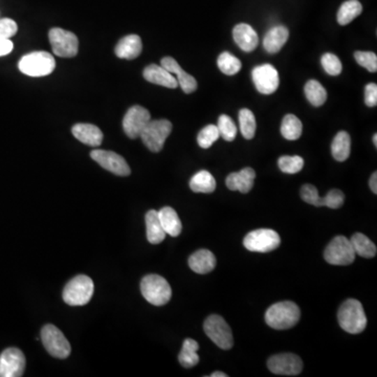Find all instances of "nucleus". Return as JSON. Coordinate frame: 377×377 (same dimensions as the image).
<instances>
[{"label": "nucleus", "mask_w": 377, "mask_h": 377, "mask_svg": "<svg viewBox=\"0 0 377 377\" xmlns=\"http://www.w3.org/2000/svg\"><path fill=\"white\" fill-rule=\"evenodd\" d=\"M256 172L251 168H244L239 172L230 173L226 177V186L230 191H239L240 193H249L253 188Z\"/></svg>", "instance_id": "nucleus-19"}, {"label": "nucleus", "mask_w": 377, "mask_h": 377, "mask_svg": "<svg viewBox=\"0 0 377 377\" xmlns=\"http://www.w3.org/2000/svg\"><path fill=\"white\" fill-rule=\"evenodd\" d=\"M158 217L165 234L172 237L179 236L182 230V224L175 209L170 207H163L158 212Z\"/></svg>", "instance_id": "nucleus-26"}, {"label": "nucleus", "mask_w": 377, "mask_h": 377, "mask_svg": "<svg viewBox=\"0 0 377 377\" xmlns=\"http://www.w3.org/2000/svg\"><path fill=\"white\" fill-rule=\"evenodd\" d=\"M71 132L77 140L87 146L98 147L102 144L103 132L92 124H75Z\"/></svg>", "instance_id": "nucleus-21"}, {"label": "nucleus", "mask_w": 377, "mask_h": 377, "mask_svg": "<svg viewBox=\"0 0 377 377\" xmlns=\"http://www.w3.org/2000/svg\"><path fill=\"white\" fill-rule=\"evenodd\" d=\"M52 52L62 58H73L79 50V40L75 34L60 27H52L48 33Z\"/></svg>", "instance_id": "nucleus-8"}, {"label": "nucleus", "mask_w": 377, "mask_h": 377, "mask_svg": "<svg viewBox=\"0 0 377 377\" xmlns=\"http://www.w3.org/2000/svg\"><path fill=\"white\" fill-rule=\"evenodd\" d=\"M301 311L299 306L290 301L279 302L268 308L265 320L268 326L276 330H285L295 326L299 322Z\"/></svg>", "instance_id": "nucleus-1"}, {"label": "nucleus", "mask_w": 377, "mask_h": 377, "mask_svg": "<svg viewBox=\"0 0 377 377\" xmlns=\"http://www.w3.org/2000/svg\"><path fill=\"white\" fill-rule=\"evenodd\" d=\"M364 103L368 107H375L377 105V85L369 83L364 89Z\"/></svg>", "instance_id": "nucleus-44"}, {"label": "nucleus", "mask_w": 377, "mask_h": 377, "mask_svg": "<svg viewBox=\"0 0 377 377\" xmlns=\"http://www.w3.org/2000/svg\"><path fill=\"white\" fill-rule=\"evenodd\" d=\"M232 37L237 45L245 52H251L255 50L259 42V38L255 29L246 23L237 24L232 29Z\"/></svg>", "instance_id": "nucleus-18"}, {"label": "nucleus", "mask_w": 377, "mask_h": 377, "mask_svg": "<svg viewBox=\"0 0 377 377\" xmlns=\"http://www.w3.org/2000/svg\"><path fill=\"white\" fill-rule=\"evenodd\" d=\"M306 98L310 104L314 107H320L324 105L327 100V91L322 84L316 80H309L304 87Z\"/></svg>", "instance_id": "nucleus-32"}, {"label": "nucleus", "mask_w": 377, "mask_h": 377, "mask_svg": "<svg viewBox=\"0 0 377 377\" xmlns=\"http://www.w3.org/2000/svg\"><path fill=\"white\" fill-rule=\"evenodd\" d=\"M142 39L138 35H128L119 40L115 46V54L119 58L133 60L142 52Z\"/></svg>", "instance_id": "nucleus-23"}, {"label": "nucleus", "mask_w": 377, "mask_h": 377, "mask_svg": "<svg viewBox=\"0 0 377 377\" xmlns=\"http://www.w3.org/2000/svg\"><path fill=\"white\" fill-rule=\"evenodd\" d=\"M205 334L214 343L223 350H228L234 345L232 333L230 326L223 318L217 314H212L203 324Z\"/></svg>", "instance_id": "nucleus-9"}, {"label": "nucleus", "mask_w": 377, "mask_h": 377, "mask_svg": "<svg viewBox=\"0 0 377 377\" xmlns=\"http://www.w3.org/2000/svg\"><path fill=\"white\" fill-rule=\"evenodd\" d=\"M171 131L172 123L168 119H150L140 138L149 150L156 153L163 149Z\"/></svg>", "instance_id": "nucleus-6"}, {"label": "nucleus", "mask_w": 377, "mask_h": 377, "mask_svg": "<svg viewBox=\"0 0 377 377\" xmlns=\"http://www.w3.org/2000/svg\"><path fill=\"white\" fill-rule=\"evenodd\" d=\"M373 142H374V146L377 147V134L375 133L374 135H373Z\"/></svg>", "instance_id": "nucleus-48"}, {"label": "nucleus", "mask_w": 377, "mask_h": 377, "mask_svg": "<svg viewBox=\"0 0 377 377\" xmlns=\"http://www.w3.org/2000/svg\"><path fill=\"white\" fill-rule=\"evenodd\" d=\"M278 165L281 171L287 174H295L301 171L304 167V159L299 155L281 156L278 161Z\"/></svg>", "instance_id": "nucleus-36"}, {"label": "nucleus", "mask_w": 377, "mask_h": 377, "mask_svg": "<svg viewBox=\"0 0 377 377\" xmlns=\"http://www.w3.org/2000/svg\"><path fill=\"white\" fill-rule=\"evenodd\" d=\"M188 266L197 274H209L216 267L215 256L209 249H199L188 258Z\"/></svg>", "instance_id": "nucleus-24"}, {"label": "nucleus", "mask_w": 377, "mask_h": 377, "mask_svg": "<svg viewBox=\"0 0 377 377\" xmlns=\"http://www.w3.org/2000/svg\"><path fill=\"white\" fill-rule=\"evenodd\" d=\"M94 285L91 279L85 274H79L71 279L63 290V300L69 306L86 305L92 297Z\"/></svg>", "instance_id": "nucleus-4"}, {"label": "nucleus", "mask_w": 377, "mask_h": 377, "mask_svg": "<svg viewBox=\"0 0 377 377\" xmlns=\"http://www.w3.org/2000/svg\"><path fill=\"white\" fill-rule=\"evenodd\" d=\"M90 156L94 161L98 163L101 167L104 168L107 171L119 176H128L131 173L127 161L123 156L112 152V151L96 150L91 151Z\"/></svg>", "instance_id": "nucleus-12"}, {"label": "nucleus", "mask_w": 377, "mask_h": 377, "mask_svg": "<svg viewBox=\"0 0 377 377\" xmlns=\"http://www.w3.org/2000/svg\"><path fill=\"white\" fill-rule=\"evenodd\" d=\"M351 150V140L346 131H339L333 138L331 144V153L335 161H345L350 156Z\"/></svg>", "instance_id": "nucleus-28"}, {"label": "nucleus", "mask_w": 377, "mask_h": 377, "mask_svg": "<svg viewBox=\"0 0 377 377\" xmlns=\"http://www.w3.org/2000/svg\"><path fill=\"white\" fill-rule=\"evenodd\" d=\"M289 37V31L284 25H276L266 33L263 47L269 54H276L282 50Z\"/></svg>", "instance_id": "nucleus-22"}, {"label": "nucleus", "mask_w": 377, "mask_h": 377, "mask_svg": "<svg viewBox=\"0 0 377 377\" xmlns=\"http://www.w3.org/2000/svg\"><path fill=\"white\" fill-rule=\"evenodd\" d=\"M217 65L220 71L226 75H236L241 69V61L228 52H224L219 54Z\"/></svg>", "instance_id": "nucleus-35"}, {"label": "nucleus", "mask_w": 377, "mask_h": 377, "mask_svg": "<svg viewBox=\"0 0 377 377\" xmlns=\"http://www.w3.org/2000/svg\"><path fill=\"white\" fill-rule=\"evenodd\" d=\"M369 184H370V188L371 191H372L374 194H377V173L376 172H374V173L372 174V176H371L370 182H369Z\"/></svg>", "instance_id": "nucleus-46"}, {"label": "nucleus", "mask_w": 377, "mask_h": 377, "mask_svg": "<svg viewBox=\"0 0 377 377\" xmlns=\"http://www.w3.org/2000/svg\"><path fill=\"white\" fill-rule=\"evenodd\" d=\"M253 84L262 94H272L278 89L280 84L278 71L272 64L255 67L251 73Z\"/></svg>", "instance_id": "nucleus-14"}, {"label": "nucleus", "mask_w": 377, "mask_h": 377, "mask_svg": "<svg viewBox=\"0 0 377 377\" xmlns=\"http://www.w3.org/2000/svg\"><path fill=\"white\" fill-rule=\"evenodd\" d=\"M362 12V6L358 0H347L339 6L337 12V22L341 25L349 24Z\"/></svg>", "instance_id": "nucleus-30"}, {"label": "nucleus", "mask_w": 377, "mask_h": 377, "mask_svg": "<svg viewBox=\"0 0 377 377\" xmlns=\"http://www.w3.org/2000/svg\"><path fill=\"white\" fill-rule=\"evenodd\" d=\"M244 247L255 253H268L278 249L281 238L278 232L269 228L251 230L243 240Z\"/></svg>", "instance_id": "nucleus-10"}, {"label": "nucleus", "mask_w": 377, "mask_h": 377, "mask_svg": "<svg viewBox=\"0 0 377 377\" xmlns=\"http://www.w3.org/2000/svg\"><path fill=\"white\" fill-rule=\"evenodd\" d=\"M218 130L220 136L228 142H232L236 138L237 127L234 121L228 115L221 114L218 119Z\"/></svg>", "instance_id": "nucleus-37"}, {"label": "nucleus", "mask_w": 377, "mask_h": 377, "mask_svg": "<svg viewBox=\"0 0 377 377\" xmlns=\"http://www.w3.org/2000/svg\"><path fill=\"white\" fill-rule=\"evenodd\" d=\"M320 62H322L323 68L328 75H333V77L341 75L343 66H341V62L339 57L335 56L334 54L326 52V54H323Z\"/></svg>", "instance_id": "nucleus-39"}, {"label": "nucleus", "mask_w": 377, "mask_h": 377, "mask_svg": "<svg viewBox=\"0 0 377 377\" xmlns=\"http://www.w3.org/2000/svg\"><path fill=\"white\" fill-rule=\"evenodd\" d=\"M301 197L306 203L314 207H323L322 197L318 195V188L312 184H304L302 186Z\"/></svg>", "instance_id": "nucleus-41"}, {"label": "nucleus", "mask_w": 377, "mask_h": 377, "mask_svg": "<svg viewBox=\"0 0 377 377\" xmlns=\"http://www.w3.org/2000/svg\"><path fill=\"white\" fill-rule=\"evenodd\" d=\"M339 326L351 334L362 332L367 327V316L360 301L349 299L343 302L337 312Z\"/></svg>", "instance_id": "nucleus-2"}, {"label": "nucleus", "mask_w": 377, "mask_h": 377, "mask_svg": "<svg viewBox=\"0 0 377 377\" xmlns=\"http://www.w3.org/2000/svg\"><path fill=\"white\" fill-rule=\"evenodd\" d=\"M350 242H351L355 253H357L360 257L373 258L376 255V245L364 234L356 232L350 239Z\"/></svg>", "instance_id": "nucleus-31"}, {"label": "nucleus", "mask_w": 377, "mask_h": 377, "mask_svg": "<svg viewBox=\"0 0 377 377\" xmlns=\"http://www.w3.org/2000/svg\"><path fill=\"white\" fill-rule=\"evenodd\" d=\"M150 119V113L146 108L138 105L132 106L123 119V129L126 135L130 138H140V133Z\"/></svg>", "instance_id": "nucleus-16"}, {"label": "nucleus", "mask_w": 377, "mask_h": 377, "mask_svg": "<svg viewBox=\"0 0 377 377\" xmlns=\"http://www.w3.org/2000/svg\"><path fill=\"white\" fill-rule=\"evenodd\" d=\"M211 377H228V375L223 372H214L212 373Z\"/></svg>", "instance_id": "nucleus-47"}, {"label": "nucleus", "mask_w": 377, "mask_h": 377, "mask_svg": "<svg viewBox=\"0 0 377 377\" xmlns=\"http://www.w3.org/2000/svg\"><path fill=\"white\" fill-rule=\"evenodd\" d=\"M17 23L12 19H0V39H10L17 33Z\"/></svg>", "instance_id": "nucleus-43"}, {"label": "nucleus", "mask_w": 377, "mask_h": 377, "mask_svg": "<svg viewBox=\"0 0 377 377\" xmlns=\"http://www.w3.org/2000/svg\"><path fill=\"white\" fill-rule=\"evenodd\" d=\"M145 80L150 82V83L156 84V85L163 86L167 88L177 87L178 83L176 77H173L171 73L163 68V66H159L156 64H150L144 69L142 73Z\"/></svg>", "instance_id": "nucleus-20"}, {"label": "nucleus", "mask_w": 377, "mask_h": 377, "mask_svg": "<svg viewBox=\"0 0 377 377\" xmlns=\"http://www.w3.org/2000/svg\"><path fill=\"white\" fill-rule=\"evenodd\" d=\"M190 188L195 193H213L216 188L215 178L207 170H201L191 178Z\"/></svg>", "instance_id": "nucleus-27"}, {"label": "nucleus", "mask_w": 377, "mask_h": 377, "mask_svg": "<svg viewBox=\"0 0 377 377\" xmlns=\"http://www.w3.org/2000/svg\"><path fill=\"white\" fill-rule=\"evenodd\" d=\"M355 256L350 239L343 236L333 238L324 253L325 260L332 265H350L353 263Z\"/></svg>", "instance_id": "nucleus-11"}, {"label": "nucleus", "mask_w": 377, "mask_h": 377, "mask_svg": "<svg viewBox=\"0 0 377 377\" xmlns=\"http://www.w3.org/2000/svg\"><path fill=\"white\" fill-rule=\"evenodd\" d=\"M41 339L46 351L56 358L68 357L71 352V343L60 329L47 324L42 328Z\"/></svg>", "instance_id": "nucleus-7"}, {"label": "nucleus", "mask_w": 377, "mask_h": 377, "mask_svg": "<svg viewBox=\"0 0 377 377\" xmlns=\"http://www.w3.org/2000/svg\"><path fill=\"white\" fill-rule=\"evenodd\" d=\"M199 345L196 341L192 339H184L182 343V349L178 355L180 364L184 368H192L199 362V356L197 354Z\"/></svg>", "instance_id": "nucleus-29"}, {"label": "nucleus", "mask_w": 377, "mask_h": 377, "mask_svg": "<svg viewBox=\"0 0 377 377\" xmlns=\"http://www.w3.org/2000/svg\"><path fill=\"white\" fill-rule=\"evenodd\" d=\"M25 356L18 348H8L0 354V377L22 376Z\"/></svg>", "instance_id": "nucleus-13"}, {"label": "nucleus", "mask_w": 377, "mask_h": 377, "mask_svg": "<svg viewBox=\"0 0 377 377\" xmlns=\"http://www.w3.org/2000/svg\"><path fill=\"white\" fill-rule=\"evenodd\" d=\"M220 138L217 126L207 125L197 135V142L203 149L209 148Z\"/></svg>", "instance_id": "nucleus-38"}, {"label": "nucleus", "mask_w": 377, "mask_h": 377, "mask_svg": "<svg viewBox=\"0 0 377 377\" xmlns=\"http://www.w3.org/2000/svg\"><path fill=\"white\" fill-rule=\"evenodd\" d=\"M147 239L151 244H158L165 238V232L158 217V212L151 209L146 214Z\"/></svg>", "instance_id": "nucleus-25"}, {"label": "nucleus", "mask_w": 377, "mask_h": 377, "mask_svg": "<svg viewBox=\"0 0 377 377\" xmlns=\"http://www.w3.org/2000/svg\"><path fill=\"white\" fill-rule=\"evenodd\" d=\"M354 58L360 66L364 67L370 73L377 71V56L372 52H355Z\"/></svg>", "instance_id": "nucleus-40"}, {"label": "nucleus", "mask_w": 377, "mask_h": 377, "mask_svg": "<svg viewBox=\"0 0 377 377\" xmlns=\"http://www.w3.org/2000/svg\"><path fill=\"white\" fill-rule=\"evenodd\" d=\"M161 66L167 69L172 75H176L178 85L182 87L184 92L186 94H192L197 89V81L193 75H188V73L184 71L178 64L177 61L172 57H165L161 59Z\"/></svg>", "instance_id": "nucleus-17"}, {"label": "nucleus", "mask_w": 377, "mask_h": 377, "mask_svg": "<svg viewBox=\"0 0 377 377\" xmlns=\"http://www.w3.org/2000/svg\"><path fill=\"white\" fill-rule=\"evenodd\" d=\"M267 367L274 374L295 376L302 372L303 362L295 354L282 353L272 356L267 360Z\"/></svg>", "instance_id": "nucleus-15"}, {"label": "nucleus", "mask_w": 377, "mask_h": 377, "mask_svg": "<svg viewBox=\"0 0 377 377\" xmlns=\"http://www.w3.org/2000/svg\"><path fill=\"white\" fill-rule=\"evenodd\" d=\"M140 291L147 302L154 306H163L170 301L172 289L168 281L158 274H148L140 282Z\"/></svg>", "instance_id": "nucleus-3"}, {"label": "nucleus", "mask_w": 377, "mask_h": 377, "mask_svg": "<svg viewBox=\"0 0 377 377\" xmlns=\"http://www.w3.org/2000/svg\"><path fill=\"white\" fill-rule=\"evenodd\" d=\"M238 117L243 138L251 140L255 136L256 129H257V121H256L253 111L247 108L241 109L239 111Z\"/></svg>", "instance_id": "nucleus-34"}, {"label": "nucleus", "mask_w": 377, "mask_h": 377, "mask_svg": "<svg viewBox=\"0 0 377 377\" xmlns=\"http://www.w3.org/2000/svg\"><path fill=\"white\" fill-rule=\"evenodd\" d=\"M302 131H303V125L295 115H285L282 125H281V133L286 140H297L302 135Z\"/></svg>", "instance_id": "nucleus-33"}, {"label": "nucleus", "mask_w": 377, "mask_h": 377, "mask_svg": "<svg viewBox=\"0 0 377 377\" xmlns=\"http://www.w3.org/2000/svg\"><path fill=\"white\" fill-rule=\"evenodd\" d=\"M13 50V42L10 39H0V57L10 54Z\"/></svg>", "instance_id": "nucleus-45"}, {"label": "nucleus", "mask_w": 377, "mask_h": 377, "mask_svg": "<svg viewBox=\"0 0 377 377\" xmlns=\"http://www.w3.org/2000/svg\"><path fill=\"white\" fill-rule=\"evenodd\" d=\"M18 66L21 73L29 77H44L54 71L56 61L50 52H34L22 57Z\"/></svg>", "instance_id": "nucleus-5"}, {"label": "nucleus", "mask_w": 377, "mask_h": 377, "mask_svg": "<svg viewBox=\"0 0 377 377\" xmlns=\"http://www.w3.org/2000/svg\"><path fill=\"white\" fill-rule=\"evenodd\" d=\"M323 207H328L330 209H339L345 201V195L337 188L329 191L326 196L322 197Z\"/></svg>", "instance_id": "nucleus-42"}]
</instances>
